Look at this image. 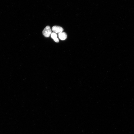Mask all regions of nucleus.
Wrapping results in <instances>:
<instances>
[{
	"instance_id": "obj_1",
	"label": "nucleus",
	"mask_w": 134,
	"mask_h": 134,
	"mask_svg": "<svg viewBox=\"0 0 134 134\" xmlns=\"http://www.w3.org/2000/svg\"><path fill=\"white\" fill-rule=\"evenodd\" d=\"M51 30L49 26H47L42 31V34L46 37H49L51 34Z\"/></svg>"
},
{
	"instance_id": "obj_2",
	"label": "nucleus",
	"mask_w": 134,
	"mask_h": 134,
	"mask_svg": "<svg viewBox=\"0 0 134 134\" xmlns=\"http://www.w3.org/2000/svg\"><path fill=\"white\" fill-rule=\"evenodd\" d=\"M52 31L58 34L63 32L64 29L62 27L57 26H53L52 28Z\"/></svg>"
},
{
	"instance_id": "obj_3",
	"label": "nucleus",
	"mask_w": 134,
	"mask_h": 134,
	"mask_svg": "<svg viewBox=\"0 0 134 134\" xmlns=\"http://www.w3.org/2000/svg\"><path fill=\"white\" fill-rule=\"evenodd\" d=\"M58 36L59 39L61 40H65L67 37V34L64 32H62L59 34Z\"/></svg>"
},
{
	"instance_id": "obj_4",
	"label": "nucleus",
	"mask_w": 134,
	"mask_h": 134,
	"mask_svg": "<svg viewBox=\"0 0 134 134\" xmlns=\"http://www.w3.org/2000/svg\"><path fill=\"white\" fill-rule=\"evenodd\" d=\"M57 34L55 33H52L51 34V37L53 39L57 37Z\"/></svg>"
},
{
	"instance_id": "obj_5",
	"label": "nucleus",
	"mask_w": 134,
	"mask_h": 134,
	"mask_svg": "<svg viewBox=\"0 0 134 134\" xmlns=\"http://www.w3.org/2000/svg\"><path fill=\"white\" fill-rule=\"evenodd\" d=\"M54 41L56 42H59V40L58 39L57 37L53 39Z\"/></svg>"
}]
</instances>
